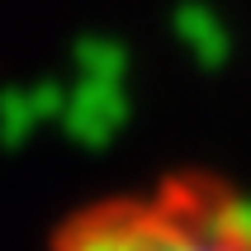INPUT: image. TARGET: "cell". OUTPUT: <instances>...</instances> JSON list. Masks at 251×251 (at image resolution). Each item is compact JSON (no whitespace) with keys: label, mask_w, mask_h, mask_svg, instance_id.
Instances as JSON below:
<instances>
[{"label":"cell","mask_w":251,"mask_h":251,"mask_svg":"<svg viewBox=\"0 0 251 251\" xmlns=\"http://www.w3.org/2000/svg\"><path fill=\"white\" fill-rule=\"evenodd\" d=\"M52 251H251V195L204 171H171L81 204Z\"/></svg>","instance_id":"1"}]
</instances>
